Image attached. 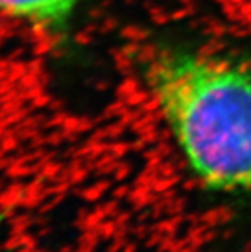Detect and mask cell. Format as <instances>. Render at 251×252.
Returning a JSON list of instances; mask_svg holds the SVG:
<instances>
[{"instance_id":"4fadbf2b","label":"cell","mask_w":251,"mask_h":252,"mask_svg":"<svg viewBox=\"0 0 251 252\" xmlns=\"http://www.w3.org/2000/svg\"><path fill=\"white\" fill-rule=\"evenodd\" d=\"M57 173H59V168H56V166H47V168L44 169V178L52 179Z\"/></svg>"},{"instance_id":"8992f818","label":"cell","mask_w":251,"mask_h":252,"mask_svg":"<svg viewBox=\"0 0 251 252\" xmlns=\"http://www.w3.org/2000/svg\"><path fill=\"white\" fill-rule=\"evenodd\" d=\"M101 195H103V192H101L97 186H93V187H88V189H85L82 192V198L87 203H97Z\"/></svg>"},{"instance_id":"277c9868","label":"cell","mask_w":251,"mask_h":252,"mask_svg":"<svg viewBox=\"0 0 251 252\" xmlns=\"http://www.w3.org/2000/svg\"><path fill=\"white\" fill-rule=\"evenodd\" d=\"M117 223L114 221V220H109V218H106L105 221H101V224L97 228L98 229V233L101 236V239H105V241H109V239H113L114 238V234L117 231Z\"/></svg>"},{"instance_id":"30bf717a","label":"cell","mask_w":251,"mask_h":252,"mask_svg":"<svg viewBox=\"0 0 251 252\" xmlns=\"http://www.w3.org/2000/svg\"><path fill=\"white\" fill-rule=\"evenodd\" d=\"M113 243H109V246L106 248V252H121L126 246V239L124 238H113L111 239Z\"/></svg>"},{"instance_id":"d6986e66","label":"cell","mask_w":251,"mask_h":252,"mask_svg":"<svg viewBox=\"0 0 251 252\" xmlns=\"http://www.w3.org/2000/svg\"><path fill=\"white\" fill-rule=\"evenodd\" d=\"M105 252H106V251H105Z\"/></svg>"},{"instance_id":"2e32d148","label":"cell","mask_w":251,"mask_h":252,"mask_svg":"<svg viewBox=\"0 0 251 252\" xmlns=\"http://www.w3.org/2000/svg\"><path fill=\"white\" fill-rule=\"evenodd\" d=\"M136 251V246L134 244H126L124 249H122L121 252H134Z\"/></svg>"},{"instance_id":"52a82bcc","label":"cell","mask_w":251,"mask_h":252,"mask_svg":"<svg viewBox=\"0 0 251 252\" xmlns=\"http://www.w3.org/2000/svg\"><path fill=\"white\" fill-rule=\"evenodd\" d=\"M3 246V251L7 252H13L21 248V241H20V234H10L7 239L2 243Z\"/></svg>"},{"instance_id":"8fae6325","label":"cell","mask_w":251,"mask_h":252,"mask_svg":"<svg viewBox=\"0 0 251 252\" xmlns=\"http://www.w3.org/2000/svg\"><path fill=\"white\" fill-rule=\"evenodd\" d=\"M129 220H131V213L129 212H119L114 217V221L117 223V226H126Z\"/></svg>"},{"instance_id":"5b68a950","label":"cell","mask_w":251,"mask_h":252,"mask_svg":"<svg viewBox=\"0 0 251 252\" xmlns=\"http://www.w3.org/2000/svg\"><path fill=\"white\" fill-rule=\"evenodd\" d=\"M101 236L98 233V229H85L82 231V236H80L78 243H85V244H92L95 248H98V244L101 243Z\"/></svg>"},{"instance_id":"7c38bea8","label":"cell","mask_w":251,"mask_h":252,"mask_svg":"<svg viewBox=\"0 0 251 252\" xmlns=\"http://www.w3.org/2000/svg\"><path fill=\"white\" fill-rule=\"evenodd\" d=\"M85 171H75V173H72V178H71V182L72 184H80V182L85 181Z\"/></svg>"},{"instance_id":"3957f363","label":"cell","mask_w":251,"mask_h":252,"mask_svg":"<svg viewBox=\"0 0 251 252\" xmlns=\"http://www.w3.org/2000/svg\"><path fill=\"white\" fill-rule=\"evenodd\" d=\"M35 224V218L30 213H13L10 217V234H23Z\"/></svg>"},{"instance_id":"6da1fadb","label":"cell","mask_w":251,"mask_h":252,"mask_svg":"<svg viewBox=\"0 0 251 252\" xmlns=\"http://www.w3.org/2000/svg\"><path fill=\"white\" fill-rule=\"evenodd\" d=\"M145 85L186 164L209 189H251V61L167 44L148 52Z\"/></svg>"},{"instance_id":"7a4b0ae2","label":"cell","mask_w":251,"mask_h":252,"mask_svg":"<svg viewBox=\"0 0 251 252\" xmlns=\"http://www.w3.org/2000/svg\"><path fill=\"white\" fill-rule=\"evenodd\" d=\"M80 0H0V12L38 26H57L71 18Z\"/></svg>"},{"instance_id":"ba28073f","label":"cell","mask_w":251,"mask_h":252,"mask_svg":"<svg viewBox=\"0 0 251 252\" xmlns=\"http://www.w3.org/2000/svg\"><path fill=\"white\" fill-rule=\"evenodd\" d=\"M20 241H21V248H30V249L38 248V238L28 231L20 234Z\"/></svg>"},{"instance_id":"9a60e30c","label":"cell","mask_w":251,"mask_h":252,"mask_svg":"<svg viewBox=\"0 0 251 252\" xmlns=\"http://www.w3.org/2000/svg\"><path fill=\"white\" fill-rule=\"evenodd\" d=\"M109 186L111 184H109L108 181H101V182H98V184H97V187H98L101 192H103V194H105L106 190H109Z\"/></svg>"},{"instance_id":"5bb4252c","label":"cell","mask_w":251,"mask_h":252,"mask_svg":"<svg viewBox=\"0 0 251 252\" xmlns=\"http://www.w3.org/2000/svg\"><path fill=\"white\" fill-rule=\"evenodd\" d=\"M126 195H127V187H117V189L113 192V197L117 198V200L122 197H126Z\"/></svg>"},{"instance_id":"ac0fdd59","label":"cell","mask_w":251,"mask_h":252,"mask_svg":"<svg viewBox=\"0 0 251 252\" xmlns=\"http://www.w3.org/2000/svg\"><path fill=\"white\" fill-rule=\"evenodd\" d=\"M0 251H3V246L2 244H0Z\"/></svg>"},{"instance_id":"9c48e42d","label":"cell","mask_w":251,"mask_h":252,"mask_svg":"<svg viewBox=\"0 0 251 252\" xmlns=\"http://www.w3.org/2000/svg\"><path fill=\"white\" fill-rule=\"evenodd\" d=\"M105 208V213L108 218H114L117 213H119V203H117V198H114V200H108L105 203H101Z\"/></svg>"},{"instance_id":"e0dca14e","label":"cell","mask_w":251,"mask_h":252,"mask_svg":"<svg viewBox=\"0 0 251 252\" xmlns=\"http://www.w3.org/2000/svg\"><path fill=\"white\" fill-rule=\"evenodd\" d=\"M59 252H73V248H72V246H64V248Z\"/></svg>"}]
</instances>
